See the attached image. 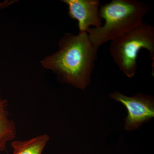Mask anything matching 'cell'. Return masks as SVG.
<instances>
[{
  "mask_svg": "<svg viewBox=\"0 0 154 154\" xmlns=\"http://www.w3.org/2000/svg\"><path fill=\"white\" fill-rule=\"evenodd\" d=\"M58 47L57 51L41 61L42 66L56 74L61 82L85 90L91 82L98 48L86 32L78 35L65 33L59 42Z\"/></svg>",
  "mask_w": 154,
  "mask_h": 154,
  "instance_id": "1",
  "label": "cell"
},
{
  "mask_svg": "<svg viewBox=\"0 0 154 154\" xmlns=\"http://www.w3.org/2000/svg\"><path fill=\"white\" fill-rule=\"evenodd\" d=\"M150 8L147 4L136 0H113L100 6L99 17L105 23L100 28L87 30L90 40L98 49L141 24Z\"/></svg>",
  "mask_w": 154,
  "mask_h": 154,
  "instance_id": "2",
  "label": "cell"
},
{
  "mask_svg": "<svg viewBox=\"0 0 154 154\" xmlns=\"http://www.w3.org/2000/svg\"><path fill=\"white\" fill-rule=\"evenodd\" d=\"M146 49L152 60V74L154 76V27L143 22L140 25L110 42V53L120 70L128 78L135 75L138 54Z\"/></svg>",
  "mask_w": 154,
  "mask_h": 154,
  "instance_id": "3",
  "label": "cell"
},
{
  "mask_svg": "<svg viewBox=\"0 0 154 154\" xmlns=\"http://www.w3.org/2000/svg\"><path fill=\"white\" fill-rule=\"evenodd\" d=\"M110 97L121 103L127 110L128 115L125 120V130L137 129L154 116V99L150 95L138 93L133 97H128L115 91L110 94Z\"/></svg>",
  "mask_w": 154,
  "mask_h": 154,
  "instance_id": "4",
  "label": "cell"
},
{
  "mask_svg": "<svg viewBox=\"0 0 154 154\" xmlns=\"http://www.w3.org/2000/svg\"><path fill=\"white\" fill-rule=\"evenodd\" d=\"M68 6L69 15L78 22L79 32H87L93 26L99 28L103 24L99 17V0H63Z\"/></svg>",
  "mask_w": 154,
  "mask_h": 154,
  "instance_id": "5",
  "label": "cell"
},
{
  "mask_svg": "<svg viewBox=\"0 0 154 154\" xmlns=\"http://www.w3.org/2000/svg\"><path fill=\"white\" fill-rule=\"evenodd\" d=\"M16 134V125L10 118L8 102L0 95V152L4 151L7 144L14 140Z\"/></svg>",
  "mask_w": 154,
  "mask_h": 154,
  "instance_id": "6",
  "label": "cell"
},
{
  "mask_svg": "<svg viewBox=\"0 0 154 154\" xmlns=\"http://www.w3.org/2000/svg\"><path fill=\"white\" fill-rule=\"evenodd\" d=\"M49 140V136L44 134L28 140H13L11 143L13 154H42Z\"/></svg>",
  "mask_w": 154,
  "mask_h": 154,
  "instance_id": "7",
  "label": "cell"
}]
</instances>
